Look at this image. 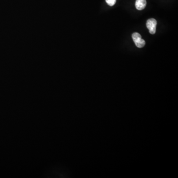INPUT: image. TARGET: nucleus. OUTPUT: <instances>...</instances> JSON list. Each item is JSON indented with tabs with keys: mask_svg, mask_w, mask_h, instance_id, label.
<instances>
[{
	"mask_svg": "<svg viewBox=\"0 0 178 178\" xmlns=\"http://www.w3.org/2000/svg\"><path fill=\"white\" fill-rule=\"evenodd\" d=\"M132 36L134 44L138 47L142 48L145 46L146 42L145 40L142 38V36L140 34L137 32H135L132 34Z\"/></svg>",
	"mask_w": 178,
	"mask_h": 178,
	"instance_id": "obj_1",
	"label": "nucleus"
},
{
	"mask_svg": "<svg viewBox=\"0 0 178 178\" xmlns=\"http://www.w3.org/2000/svg\"><path fill=\"white\" fill-rule=\"evenodd\" d=\"M157 21L154 18H150L147 20L146 22V27L149 30L150 33L151 34H154L156 32V27Z\"/></svg>",
	"mask_w": 178,
	"mask_h": 178,
	"instance_id": "obj_2",
	"label": "nucleus"
},
{
	"mask_svg": "<svg viewBox=\"0 0 178 178\" xmlns=\"http://www.w3.org/2000/svg\"><path fill=\"white\" fill-rule=\"evenodd\" d=\"M146 5V0H136V8L138 10H142L144 9Z\"/></svg>",
	"mask_w": 178,
	"mask_h": 178,
	"instance_id": "obj_3",
	"label": "nucleus"
},
{
	"mask_svg": "<svg viewBox=\"0 0 178 178\" xmlns=\"http://www.w3.org/2000/svg\"><path fill=\"white\" fill-rule=\"evenodd\" d=\"M105 1L109 6H113L116 4V0H105Z\"/></svg>",
	"mask_w": 178,
	"mask_h": 178,
	"instance_id": "obj_4",
	"label": "nucleus"
}]
</instances>
